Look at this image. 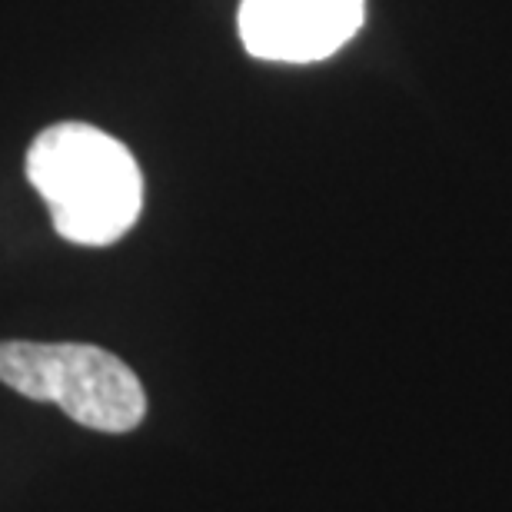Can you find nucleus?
<instances>
[{
    "label": "nucleus",
    "mask_w": 512,
    "mask_h": 512,
    "mask_svg": "<svg viewBox=\"0 0 512 512\" xmlns=\"http://www.w3.org/2000/svg\"><path fill=\"white\" fill-rule=\"evenodd\" d=\"M363 14V0H243L237 24L256 60L313 64L350 44Z\"/></svg>",
    "instance_id": "nucleus-3"
},
{
    "label": "nucleus",
    "mask_w": 512,
    "mask_h": 512,
    "mask_svg": "<svg viewBox=\"0 0 512 512\" xmlns=\"http://www.w3.org/2000/svg\"><path fill=\"white\" fill-rule=\"evenodd\" d=\"M24 170L67 243L110 247L140 220L143 173L124 143L100 127L64 120L40 130Z\"/></svg>",
    "instance_id": "nucleus-1"
},
{
    "label": "nucleus",
    "mask_w": 512,
    "mask_h": 512,
    "mask_svg": "<svg viewBox=\"0 0 512 512\" xmlns=\"http://www.w3.org/2000/svg\"><path fill=\"white\" fill-rule=\"evenodd\" d=\"M0 383L54 403L97 433H130L147 416V393L120 356L90 343H0Z\"/></svg>",
    "instance_id": "nucleus-2"
}]
</instances>
